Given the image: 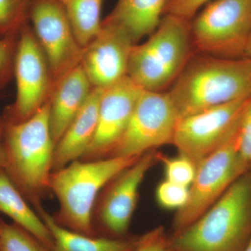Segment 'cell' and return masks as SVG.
<instances>
[{
	"mask_svg": "<svg viewBox=\"0 0 251 251\" xmlns=\"http://www.w3.org/2000/svg\"><path fill=\"white\" fill-rule=\"evenodd\" d=\"M49 100L26 121L5 122L0 168L34 209L50 191L54 144L49 123Z\"/></svg>",
	"mask_w": 251,
	"mask_h": 251,
	"instance_id": "cell-1",
	"label": "cell"
},
{
	"mask_svg": "<svg viewBox=\"0 0 251 251\" xmlns=\"http://www.w3.org/2000/svg\"><path fill=\"white\" fill-rule=\"evenodd\" d=\"M179 119L251 97V59H190L168 92Z\"/></svg>",
	"mask_w": 251,
	"mask_h": 251,
	"instance_id": "cell-2",
	"label": "cell"
},
{
	"mask_svg": "<svg viewBox=\"0 0 251 251\" xmlns=\"http://www.w3.org/2000/svg\"><path fill=\"white\" fill-rule=\"evenodd\" d=\"M251 238V171L171 239L172 251H244Z\"/></svg>",
	"mask_w": 251,
	"mask_h": 251,
	"instance_id": "cell-3",
	"label": "cell"
},
{
	"mask_svg": "<svg viewBox=\"0 0 251 251\" xmlns=\"http://www.w3.org/2000/svg\"><path fill=\"white\" fill-rule=\"evenodd\" d=\"M140 156H111L95 161L77 160L52 173L50 191L59 203L53 216L57 224L74 232L98 237L92 214L100 191L120 172Z\"/></svg>",
	"mask_w": 251,
	"mask_h": 251,
	"instance_id": "cell-4",
	"label": "cell"
},
{
	"mask_svg": "<svg viewBox=\"0 0 251 251\" xmlns=\"http://www.w3.org/2000/svg\"><path fill=\"white\" fill-rule=\"evenodd\" d=\"M148 36L133 46L128 76L142 90L161 92L175 82L191 58L190 21L166 14Z\"/></svg>",
	"mask_w": 251,
	"mask_h": 251,
	"instance_id": "cell-5",
	"label": "cell"
},
{
	"mask_svg": "<svg viewBox=\"0 0 251 251\" xmlns=\"http://www.w3.org/2000/svg\"><path fill=\"white\" fill-rule=\"evenodd\" d=\"M193 46L226 59L245 57L251 31V0H212L193 18Z\"/></svg>",
	"mask_w": 251,
	"mask_h": 251,
	"instance_id": "cell-6",
	"label": "cell"
},
{
	"mask_svg": "<svg viewBox=\"0 0 251 251\" xmlns=\"http://www.w3.org/2000/svg\"><path fill=\"white\" fill-rule=\"evenodd\" d=\"M239 127V124L217 150L198 165L187 202L175 216V234L199 219L234 181L249 172L238 150Z\"/></svg>",
	"mask_w": 251,
	"mask_h": 251,
	"instance_id": "cell-7",
	"label": "cell"
},
{
	"mask_svg": "<svg viewBox=\"0 0 251 251\" xmlns=\"http://www.w3.org/2000/svg\"><path fill=\"white\" fill-rule=\"evenodd\" d=\"M14 77L16 100L5 108L1 116L5 122L21 123L49 101L54 85L49 63L28 22L18 34Z\"/></svg>",
	"mask_w": 251,
	"mask_h": 251,
	"instance_id": "cell-8",
	"label": "cell"
},
{
	"mask_svg": "<svg viewBox=\"0 0 251 251\" xmlns=\"http://www.w3.org/2000/svg\"><path fill=\"white\" fill-rule=\"evenodd\" d=\"M178 120L169 94L143 90L125 133L108 157L141 156L173 145Z\"/></svg>",
	"mask_w": 251,
	"mask_h": 251,
	"instance_id": "cell-9",
	"label": "cell"
},
{
	"mask_svg": "<svg viewBox=\"0 0 251 251\" xmlns=\"http://www.w3.org/2000/svg\"><path fill=\"white\" fill-rule=\"evenodd\" d=\"M156 159L155 150L144 153L104 186L92 214L96 232L97 229H100L116 239L127 233L138 202L140 185Z\"/></svg>",
	"mask_w": 251,
	"mask_h": 251,
	"instance_id": "cell-10",
	"label": "cell"
},
{
	"mask_svg": "<svg viewBox=\"0 0 251 251\" xmlns=\"http://www.w3.org/2000/svg\"><path fill=\"white\" fill-rule=\"evenodd\" d=\"M249 99L234 100L179 119L173 145L197 166L237 128Z\"/></svg>",
	"mask_w": 251,
	"mask_h": 251,
	"instance_id": "cell-11",
	"label": "cell"
},
{
	"mask_svg": "<svg viewBox=\"0 0 251 251\" xmlns=\"http://www.w3.org/2000/svg\"><path fill=\"white\" fill-rule=\"evenodd\" d=\"M29 21L54 82L80 65L83 48L77 41L59 0H32Z\"/></svg>",
	"mask_w": 251,
	"mask_h": 251,
	"instance_id": "cell-12",
	"label": "cell"
},
{
	"mask_svg": "<svg viewBox=\"0 0 251 251\" xmlns=\"http://www.w3.org/2000/svg\"><path fill=\"white\" fill-rule=\"evenodd\" d=\"M143 91L128 75L102 89L97 133L80 160L95 161L109 156L125 133Z\"/></svg>",
	"mask_w": 251,
	"mask_h": 251,
	"instance_id": "cell-13",
	"label": "cell"
},
{
	"mask_svg": "<svg viewBox=\"0 0 251 251\" xmlns=\"http://www.w3.org/2000/svg\"><path fill=\"white\" fill-rule=\"evenodd\" d=\"M134 45L122 28L102 21L100 31L83 49L80 62L93 88H106L128 75Z\"/></svg>",
	"mask_w": 251,
	"mask_h": 251,
	"instance_id": "cell-14",
	"label": "cell"
},
{
	"mask_svg": "<svg viewBox=\"0 0 251 251\" xmlns=\"http://www.w3.org/2000/svg\"><path fill=\"white\" fill-rule=\"evenodd\" d=\"M93 90L81 65L54 82L49 99V123L54 146Z\"/></svg>",
	"mask_w": 251,
	"mask_h": 251,
	"instance_id": "cell-15",
	"label": "cell"
},
{
	"mask_svg": "<svg viewBox=\"0 0 251 251\" xmlns=\"http://www.w3.org/2000/svg\"><path fill=\"white\" fill-rule=\"evenodd\" d=\"M102 89L93 88L85 105L54 146L52 173L80 160L93 142L99 123Z\"/></svg>",
	"mask_w": 251,
	"mask_h": 251,
	"instance_id": "cell-16",
	"label": "cell"
},
{
	"mask_svg": "<svg viewBox=\"0 0 251 251\" xmlns=\"http://www.w3.org/2000/svg\"><path fill=\"white\" fill-rule=\"evenodd\" d=\"M169 0H118L104 21L122 28L135 44L150 36L161 22Z\"/></svg>",
	"mask_w": 251,
	"mask_h": 251,
	"instance_id": "cell-17",
	"label": "cell"
},
{
	"mask_svg": "<svg viewBox=\"0 0 251 251\" xmlns=\"http://www.w3.org/2000/svg\"><path fill=\"white\" fill-rule=\"evenodd\" d=\"M0 212L12 219L14 224L25 229L50 250L53 238L46 225L33 210L3 168H0Z\"/></svg>",
	"mask_w": 251,
	"mask_h": 251,
	"instance_id": "cell-18",
	"label": "cell"
},
{
	"mask_svg": "<svg viewBox=\"0 0 251 251\" xmlns=\"http://www.w3.org/2000/svg\"><path fill=\"white\" fill-rule=\"evenodd\" d=\"M46 225L53 238L51 251H130L135 240L105 237H90L77 233L57 224L53 216L41 205L35 210Z\"/></svg>",
	"mask_w": 251,
	"mask_h": 251,
	"instance_id": "cell-19",
	"label": "cell"
},
{
	"mask_svg": "<svg viewBox=\"0 0 251 251\" xmlns=\"http://www.w3.org/2000/svg\"><path fill=\"white\" fill-rule=\"evenodd\" d=\"M80 45L85 49L101 27L103 0H59Z\"/></svg>",
	"mask_w": 251,
	"mask_h": 251,
	"instance_id": "cell-20",
	"label": "cell"
},
{
	"mask_svg": "<svg viewBox=\"0 0 251 251\" xmlns=\"http://www.w3.org/2000/svg\"><path fill=\"white\" fill-rule=\"evenodd\" d=\"M32 0H0V39L18 36L29 22Z\"/></svg>",
	"mask_w": 251,
	"mask_h": 251,
	"instance_id": "cell-21",
	"label": "cell"
},
{
	"mask_svg": "<svg viewBox=\"0 0 251 251\" xmlns=\"http://www.w3.org/2000/svg\"><path fill=\"white\" fill-rule=\"evenodd\" d=\"M0 251H51L17 224L0 221Z\"/></svg>",
	"mask_w": 251,
	"mask_h": 251,
	"instance_id": "cell-22",
	"label": "cell"
},
{
	"mask_svg": "<svg viewBox=\"0 0 251 251\" xmlns=\"http://www.w3.org/2000/svg\"><path fill=\"white\" fill-rule=\"evenodd\" d=\"M156 158L163 163L166 180L187 187L191 186L196 176L197 166L190 158L180 153L173 157L156 153Z\"/></svg>",
	"mask_w": 251,
	"mask_h": 251,
	"instance_id": "cell-23",
	"label": "cell"
},
{
	"mask_svg": "<svg viewBox=\"0 0 251 251\" xmlns=\"http://www.w3.org/2000/svg\"><path fill=\"white\" fill-rule=\"evenodd\" d=\"M188 197L189 187L166 179L161 181L156 188L157 202L165 209L179 210L186 204Z\"/></svg>",
	"mask_w": 251,
	"mask_h": 251,
	"instance_id": "cell-24",
	"label": "cell"
},
{
	"mask_svg": "<svg viewBox=\"0 0 251 251\" xmlns=\"http://www.w3.org/2000/svg\"><path fill=\"white\" fill-rule=\"evenodd\" d=\"M18 39V35L0 39V90L4 89L14 77Z\"/></svg>",
	"mask_w": 251,
	"mask_h": 251,
	"instance_id": "cell-25",
	"label": "cell"
},
{
	"mask_svg": "<svg viewBox=\"0 0 251 251\" xmlns=\"http://www.w3.org/2000/svg\"><path fill=\"white\" fill-rule=\"evenodd\" d=\"M238 150L248 171H251V97L243 110L239 127Z\"/></svg>",
	"mask_w": 251,
	"mask_h": 251,
	"instance_id": "cell-26",
	"label": "cell"
},
{
	"mask_svg": "<svg viewBox=\"0 0 251 251\" xmlns=\"http://www.w3.org/2000/svg\"><path fill=\"white\" fill-rule=\"evenodd\" d=\"M130 251H172L171 239L163 227H156L138 238L135 247Z\"/></svg>",
	"mask_w": 251,
	"mask_h": 251,
	"instance_id": "cell-27",
	"label": "cell"
},
{
	"mask_svg": "<svg viewBox=\"0 0 251 251\" xmlns=\"http://www.w3.org/2000/svg\"><path fill=\"white\" fill-rule=\"evenodd\" d=\"M212 0H169L165 9V14L177 16L190 21L199 10Z\"/></svg>",
	"mask_w": 251,
	"mask_h": 251,
	"instance_id": "cell-28",
	"label": "cell"
},
{
	"mask_svg": "<svg viewBox=\"0 0 251 251\" xmlns=\"http://www.w3.org/2000/svg\"><path fill=\"white\" fill-rule=\"evenodd\" d=\"M4 121L2 116L0 115V163L1 156V139H2L3 130H4Z\"/></svg>",
	"mask_w": 251,
	"mask_h": 251,
	"instance_id": "cell-29",
	"label": "cell"
},
{
	"mask_svg": "<svg viewBox=\"0 0 251 251\" xmlns=\"http://www.w3.org/2000/svg\"><path fill=\"white\" fill-rule=\"evenodd\" d=\"M245 57L251 59V31L248 39L247 47H246Z\"/></svg>",
	"mask_w": 251,
	"mask_h": 251,
	"instance_id": "cell-30",
	"label": "cell"
},
{
	"mask_svg": "<svg viewBox=\"0 0 251 251\" xmlns=\"http://www.w3.org/2000/svg\"><path fill=\"white\" fill-rule=\"evenodd\" d=\"M244 251H251V240L249 241V244H248L247 247L245 248Z\"/></svg>",
	"mask_w": 251,
	"mask_h": 251,
	"instance_id": "cell-31",
	"label": "cell"
},
{
	"mask_svg": "<svg viewBox=\"0 0 251 251\" xmlns=\"http://www.w3.org/2000/svg\"></svg>",
	"mask_w": 251,
	"mask_h": 251,
	"instance_id": "cell-32",
	"label": "cell"
}]
</instances>
